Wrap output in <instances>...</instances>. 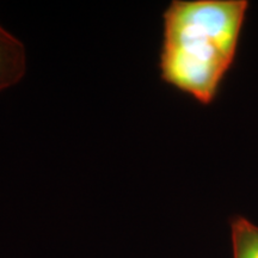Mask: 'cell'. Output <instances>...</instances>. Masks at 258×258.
<instances>
[{
  "instance_id": "1",
  "label": "cell",
  "mask_w": 258,
  "mask_h": 258,
  "mask_svg": "<svg viewBox=\"0 0 258 258\" xmlns=\"http://www.w3.org/2000/svg\"><path fill=\"white\" fill-rule=\"evenodd\" d=\"M246 0H175L164 12L160 76L202 104L234 61Z\"/></svg>"
},
{
  "instance_id": "2",
  "label": "cell",
  "mask_w": 258,
  "mask_h": 258,
  "mask_svg": "<svg viewBox=\"0 0 258 258\" xmlns=\"http://www.w3.org/2000/svg\"><path fill=\"white\" fill-rule=\"evenodd\" d=\"M27 70L24 44L0 25V91L23 78Z\"/></svg>"
},
{
  "instance_id": "3",
  "label": "cell",
  "mask_w": 258,
  "mask_h": 258,
  "mask_svg": "<svg viewBox=\"0 0 258 258\" xmlns=\"http://www.w3.org/2000/svg\"><path fill=\"white\" fill-rule=\"evenodd\" d=\"M231 226L233 257L258 258V226L243 217H235Z\"/></svg>"
}]
</instances>
